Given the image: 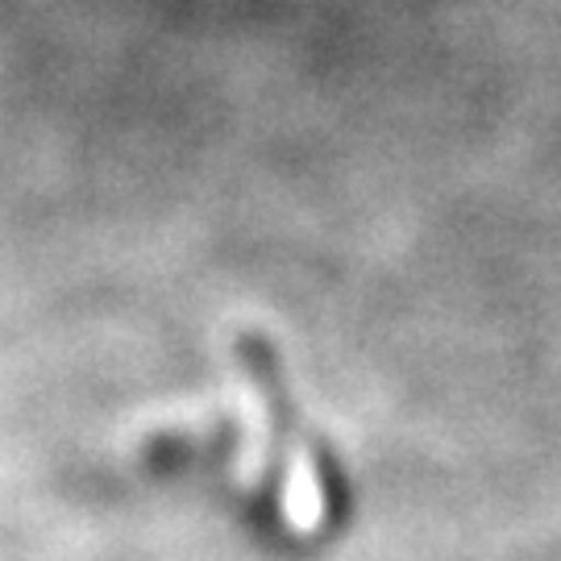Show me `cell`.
Returning <instances> with one entry per match:
<instances>
[{
  "label": "cell",
  "instance_id": "obj_1",
  "mask_svg": "<svg viewBox=\"0 0 561 561\" xmlns=\"http://www.w3.org/2000/svg\"><path fill=\"white\" fill-rule=\"evenodd\" d=\"M283 524L296 533V537H308L324 524V482H321V466L317 458L296 445V454L287 461V482H283Z\"/></svg>",
  "mask_w": 561,
  "mask_h": 561
}]
</instances>
